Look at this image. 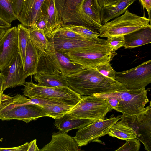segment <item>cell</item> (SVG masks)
I'll return each mask as SVG.
<instances>
[{
	"label": "cell",
	"mask_w": 151,
	"mask_h": 151,
	"mask_svg": "<svg viewBox=\"0 0 151 151\" xmlns=\"http://www.w3.org/2000/svg\"><path fill=\"white\" fill-rule=\"evenodd\" d=\"M68 86L81 96L114 92L127 89L121 83L104 76L95 68H84L64 76Z\"/></svg>",
	"instance_id": "6da1fadb"
},
{
	"label": "cell",
	"mask_w": 151,
	"mask_h": 151,
	"mask_svg": "<svg viewBox=\"0 0 151 151\" xmlns=\"http://www.w3.org/2000/svg\"><path fill=\"white\" fill-rule=\"evenodd\" d=\"M43 117H48L42 107L31 102L23 95L14 97L3 93L0 103V119L22 121L26 123Z\"/></svg>",
	"instance_id": "7a4b0ae2"
},
{
	"label": "cell",
	"mask_w": 151,
	"mask_h": 151,
	"mask_svg": "<svg viewBox=\"0 0 151 151\" xmlns=\"http://www.w3.org/2000/svg\"><path fill=\"white\" fill-rule=\"evenodd\" d=\"M22 93L29 99H38L55 104L75 106L81 96L68 86L47 87L38 85L32 80L25 82Z\"/></svg>",
	"instance_id": "3957f363"
},
{
	"label": "cell",
	"mask_w": 151,
	"mask_h": 151,
	"mask_svg": "<svg viewBox=\"0 0 151 151\" xmlns=\"http://www.w3.org/2000/svg\"><path fill=\"white\" fill-rule=\"evenodd\" d=\"M124 13L103 24L98 31L99 37H107L116 36H124L148 27L150 20L126 10Z\"/></svg>",
	"instance_id": "277c9868"
},
{
	"label": "cell",
	"mask_w": 151,
	"mask_h": 151,
	"mask_svg": "<svg viewBox=\"0 0 151 151\" xmlns=\"http://www.w3.org/2000/svg\"><path fill=\"white\" fill-rule=\"evenodd\" d=\"M112 109L106 98L85 95L81 96L80 101L66 114L71 119L96 121L104 119Z\"/></svg>",
	"instance_id": "5b68a950"
},
{
	"label": "cell",
	"mask_w": 151,
	"mask_h": 151,
	"mask_svg": "<svg viewBox=\"0 0 151 151\" xmlns=\"http://www.w3.org/2000/svg\"><path fill=\"white\" fill-rule=\"evenodd\" d=\"M65 53L75 62L86 68H95L110 63L116 54V52L112 51L107 45L73 50Z\"/></svg>",
	"instance_id": "8992f818"
},
{
	"label": "cell",
	"mask_w": 151,
	"mask_h": 151,
	"mask_svg": "<svg viewBox=\"0 0 151 151\" xmlns=\"http://www.w3.org/2000/svg\"><path fill=\"white\" fill-rule=\"evenodd\" d=\"M109 93L118 99L119 104L115 110L123 114L133 115L139 113L149 102L147 91L145 88L126 89Z\"/></svg>",
	"instance_id": "52a82bcc"
},
{
	"label": "cell",
	"mask_w": 151,
	"mask_h": 151,
	"mask_svg": "<svg viewBox=\"0 0 151 151\" xmlns=\"http://www.w3.org/2000/svg\"><path fill=\"white\" fill-rule=\"evenodd\" d=\"M121 121L135 132L136 138L142 142L145 149L151 151V106L144 108L140 113L133 115L122 114Z\"/></svg>",
	"instance_id": "ba28073f"
},
{
	"label": "cell",
	"mask_w": 151,
	"mask_h": 151,
	"mask_svg": "<svg viewBox=\"0 0 151 151\" xmlns=\"http://www.w3.org/2000/svg\"><path fill=\"white\" fill-rule=\"evenodd\" d=\"M122 117V115L95 121L79 129L73 138L79 147L87 145L91 142L101 143L102 142L99 139L107 134L111 127L120 120Z\"/></svg>",
	"instance_id": "9c48e42d"
},
{
	"label": "cell",
	"mask_w": 151,
	"mask_h": 151,
	"mask_svg": "<svg viewBox=\"0 0 151 151\" xmlns=\"http://www.w3.org/2000/svg\"><path fill=\"white\" fill-rule=\"evenodd\" d=\"M115 79L124 85L127 89L145 88L151 83V60L143 62L128 70L116 72Z\"/></svg>",
	"instance_id": "30bf717a"
},
{
	"label": "cell",
	"mask_w": 151,
	"mask_h": 151,
	"mask_svg": "<svg viewBox=\"0 0 151 151\" xmlns=\"http://www.w3.org/2000/svg\"><path fill=\"white\" fill-rule=\"evenodd\" d=\"M102 8L97 0H84L78 13L76 24L98 32L102 25Z\"/></svg>",
	"instance_id": "8fae6325"
},
{
	"label": "cell",
	"mask_w": 151,
	"mask_h": 151,
	"mask_svg": "<svg viewBox=\"0 0 151 151\" xmlns=\"http://www.w3.org/2000/svg\"><path fill=\"white\" fill-rule=\"evenodd\" d=\"M18 52L17 29L15 26L7 29L0 39V72Z\"/></svg>",
	"instance_id": "7c38bea8"
},
{
	"label": "cell",
	"mask_w": 151,
	"mask_h": 151,
	"mask_svg": "<svg viewBox=\"0 0 151 151\" xmlns=\"http://www.w3.org/2000/svg\"><path fill=\"white\" fill-rule=\"evenodd\" d=\"M0 73L4 80L3 92L8 88L23 85L26 78L19 52Z\"/></svg>",
	"instance_id": "4fadbf2b"
},
{
	"label": "cell",
	"mask_w": 151,
	"mask_h": 151,
	"mask_svg": "<svg viewBox=\"0 0 151 151\" xmlns=\"http://www.w3.org/2000/svg\"><path fill=\"white\" fill-rule=\"evenodd\" d=\"M49 40L55 50H61L65 52L73 50L107 45L106 39L98 37L81 40L52 37Z\"/></svg>",
	"instance_id": "5bb4252c"
},
{
	"label": "cell",
	"mask_w": 151,
	"mask_h": 151,
	"mask_svg": "<svg viewBox=\"0 0 151 151\" xmlns=\"http://www.w3.org/2000/svg\"><path fill=\"white\" fill-rule=\"evenodd\" d=\"M67 133L60 130L53 133L51 141L40 149V151L79 150V146L73 137L68 134Z\"/></svg>",
	"instance_id": "9a60e30c"
},
{
	"label": "cell",
	"mask_w": 151,
	"mask_h": 151,
	"mask_svg": "<svg viewBox=\"0 0 151 151\" xmlns=\"http://www.w3.org/2000/svg\"><path fill=\"white\" fill-rule=\"evenodd\" d=\"M45 0H25L17 19L28 28L34 27L42 14L41 8Z\"/></svg>",
	"instance_id": "2e32d148"
},
{
	"label": "cell",
	"mask_w": 151,
	"mask_h": 151,
	"mask_svg": "<svg viewBox=\"0 0 151 151\" xmlns=\"http://www.w3.org/2000/svg\"><path fill=\"white\" fill-rule=\"evenodd\" d=\"M84 0H55V6L64 24H76L78 14Z\"/></svg>",
	"instance_id": "e0dca14e"
},
{
	"label": "cell",
	"mask_w": 151,
	"mask_h": 151,
	"mask_svg": "<svg viewBox=\"0 0 151 151\" xmlns=\"http://www.w3.org/2000/svg\"><path fill=\"white\" fill-rule=\"evenodd\" d=\"M42 14L45 17L48 26L47 37L50 39L63 23L56 8L55 0H45L41 8Z\"/></svg>",
	"instance_id": "ac0fdd59"
},
{
	"label": "cell",
	"mask_w": 151,
	"mask_h": 151,
	"mask_svg": "<svg viewBox=\"0 0 151 151\" xmlns=\"http://www.w3.org/2000/svg\"><path fill=\"white\" fill-rule=\"evenodd\" d=\"M38 55L36 73L61 74L54 54V48L50 42L47 51L44 52L38 51Z\"/></svg>",
	"instance_id": "d6986e66"
},
{
	"label": "cell",
	"mask_w": 151,
	"mask_h": 151,
	"mask_svg": "<svg viewBox=\"0 0 151 151\" xmlns=\"http://www.w3.org/2000/svg\"><path fill=\"white\" fill-rule=\"evenodd\" d=\"M125 49L133 48L151 42V26L142 29L124 36Z\"/></svg>",
	"instance_id": "ffe728a7"
},
{
	"label": "cell",
	"mask_w": 151,
	"mask_h": 151,
	"mask_svg": "<svg viewBox=\"0 0 151 151\" xmlns=\"http://www.w3.org/2000/svg\"><path fill=\"white\" fill-rule=\"evenodd\" d=\"M54 52L61 75L64 76L75 74L85 68L73 61L62 51L54 49Z\"/></svg>",
	"instance_id": "44dd1931"
},
{
	"label": "cell",
	"mask_w": 151,
	"mask_h": 151,
	"mask_svg": "<svg viewBox=\"0 0 151 151\" xmlns=\"http://www.w3.org/2000/svg\"><path fill=\"white\" fill-rule=\"evenodd\" d=\"M136 0H120L114 4L102 7V24L124 13Z\"/></svg>",
	"instance_id": "7402d4cb"
},
{
	"label": "cell",
	"mask_w": 151,
	"mask_h": 151,
	"mask_svg": "<svg viewBox=\"0 0 151 151\" xmlns=\"http://www.w3.org/2000/svg\"><path fill=\"white\" fill-rule=\"evenodd\" d=\"M38 58V51L29 38L26 48L24 66L26 78L29 76L32 77L36 73Z\"/></svg>",
	"instance_id": "603a6c76"
},
{
	"label": "cell",
	"mask_w": 151,
	"mask_h": 151,
	"mask_svg": "<svg viewBox=\"0 0 151 151\" xmlns=\"http://www.w3.org/2000/svg\"><path fill=\"white\" fill-rule=\"evenodd\" d=\"M55 120L56 128L59 130L67 132L72 130L81 129L95 121L84 119H71L66 114Z\"/></svg>",
	"instance_id": "cb8c5ba5"
},
{
	"label": "cell",
	"mask_w": 151,
	"mask_h": 151,
	"mask_svg": "<svg viewBox=\"0 0 151 151\" xmlns=\"http://www.w3.org/2000/svg\"><path fill=\"white\" fill-rule=\"evenodd\" d=\"M34 80L38 85L47 87L68 86L64 76L61 74H53L36 73L34 75Z\"/></svg>",
	"instance_id": "d4e9b609"
},
{
	"label": "cell",
	"mask_w": 151,
	"mask_h": 151,
	"mask_svg": "<svg viewBox=\"0 0 151 151\" xmlns=\"http://www.w3.org/2000/svg\"><path fill=\"white\" fill-rule=\"evenodd\" d=\"M107 134L122 140L136 138L135 132L121 121H117L111 127Z\"/></svg>",
	"instance_id": "484cf974"
},
{
	"label": "cell",
	"mask_w": 151,
	"mask_h": 151,
	"mask_svg": "<svg viewBox=\"0 0 151 151\" xmlns=\"http://www.w3.org/2000/svg\"><path fill=\"white\" fill-rule=\"evenodd\" d=\"M29 29V38L38 51L41 52L47 51L50 42L44 32L35 27Z\"/></svg>",
	"instance_id": "4316f807"
},
{
	"label": "cell",
	"mask_w": 151,
	"mask_h": 151,
	"mask_svg": "<svg viewBox=\"0 0 151 151\" xmlns=\"http://www.w3.org/2000/svg\"><path fill=\"white\" fill-rule=\"evenodd\" d=\"M40 106L47 113L48 117L54 119H59L63 116L74 106L52 103H47Z\"/></svg>",
	"instance_id": "83f0119b"
},
{
	"label": "cell",
	"mask_w": 151,
	"mask_h": 151,
	"mask_svg": "<svg viewBox=\"0 0 151 151\" xmlns=\"http://www.w3.org/2000/svg\"><path fill=\"white\" fill-rule=\"evenodd\" d=\"M17 27L19 52L24 68L26 48L29 38V30L21 24H18Z\"/></svg>",
	"instance_id": "f1b7e54d"
},
{
	"label": "cell",
	"mask_w": 151,
	"mask_h": 151,
	"mask_svg": "<svg viewBox=\"0 0 151 151\" xmlns=\"http://www.w3.org/2000/svg\"><path fill=\"white\" fill-rule=\"evenodd\" d=\"M0 18L10 24L17 19L10 0H0Z\"/></svg>",
	"instance_id": "f546056e"
},
{
	"label": "cell",
	"mask_w": 151,
	"mask_h": 151,
	"mask_svg": "<svg viewBox=\"0 0 151 151\" xmlns=\"http://www.w3.org/2000/svg\"><path fill=\"white\" fill-rule=\"evenodd\" d=\"M63 26L85 38H92L98 37L100 36L99 32L84 26L73 24H64Z\"/></svg>",
	"instance_id": "4dcf8cb0"
},
{
	"label": "cell",
	"mask_w": 151,
	"mask_h": 151,
	"mask_svg": "<svg viewBox=\"0 0 151 151\" xmlns=\"http://www.w3.org/2000/svg\"><path fill=\"white\" fill-rule=\"evenodd\" d=\"M52 37L67 39L81 40H85L89 38L84 37L72 31L63 25L56 32Z\"/></svg>",
	"instance_id": "1f68e13d"
},
{
	"label": "cell",
	"mask_w": 151,
	"mask_h": 151,
	"mask_svg": "<svg viewBox=\"0 0 151 151\" xmlns=\"http://www.w3.org/2000/svg\"><path fill=\"white\" fill-rule=\"evenodd\" d=\"M106 42L112 51L116 52L118 49L124 46L125 44L124 36H116L107 37Z\"/></svg>",
	"instance_id": "d6a6232c"
},
{
	"label": "cell",
	"mask_w": 151,
	"mask_h": 151,
	"mask_svg": "<svg viewBox=\"0 0 151 151\" xmlns=\"http://www.w3.org/2000/svg\"><path fill=\"white\" fill-rule=\"evenodd\" d=\"M125 143L116 151H139L141 146L139 141L137 138L126 140Z\"/></svg>",
	"instance_id": "836d02e7"
},
{
	"label": "cell",
	"mask_w": 151,
	"mask_h": 151,
	"mask_svg": "<svg viewBox=\"0 0 151 151\" xmlns=\"http://www.w3.org/2000/svg\"><path fill=\"white\" fill-rule=\"evenodd\" d=\"M96 69L100 73L104 76L115 79L116 71L111 66L110 63L101 65Z\"/></svg>",
	"instance_id": "e575fe53"
},
{
	"label": "cell",
	"mask_w": 151,
	"mask_h": 151,
	"mask_svg": "<svg viewBox=\"0 0 151 151\" xmlns=\"http://www.w3.org/2000/svg\"><path fill=\"white\" fill-rule=\"evenodd\" d=\"M34 27L43 31L47 37L48 29L47 23L45 17L42 14L37 20Z\"/></svg>",
	"instance_id": "d590c367"
},
{
	"label": "cell",
	"mask_w": 151,
	"mask_h": 151,
	"mask_svg": "<svg viewBox=\"0 0 151 151\" xmlns=\"http://www.w3.org/2000/svg\"><path fill=\"white\" fill-rule=\"evenodd\" d=\"M25 0H12L11 2L14 11L18 17L20 14Z\"/></svg>",
	"instance_id": "8d00e7d4"
},
{
	"label": "cell",
	"mask_w": 151,
	"mask_h": 151,
	"mask_svg": "<svg viewBox=\"0 0 151 151\" xmlns=\"http://www.w3.org/2000/svg\"><path fill=\"white\" fill-rule=\"evenodd\" d=\"M29 143L27 142L20 146L15 147L2 148H0V151H27Z\"/></svg>",
	"instance_id": "74e56055"
},
{
	"label": "cell",
	"mask_w": 151,
	"mask_h": 151,
	"mask_svg": "<svg viewBox=\"0 0 151 151\" xmlns=\"http://www.w3.org/2000/svg\"><path fill=\"white\" fill-rule=\"evenodd\" d=\"M142 5L143 9H146L148 16V18L151 21L150 14L151 9V0H139Z\"/></svg>",
	"instance_id": "f35d334b"
},
{
	"label": "cell",
	"mask_w": 151,
	"mask_h": 151,
	"mask_svg": "<svg viewBox=\"0 0 151 151\" xmlns=\"http://www.w3.org/2000/svg\"><path fill=\"white\" fill-rule=\"evenodd\" d=\"M36 142L37 140L35 139L29 143L27 151H40L37 145Z\"/></svg>",
	"instance_id": "ab89813d"
},
{
	"label": "cell",
	"mask_w": 151,
	"mask_h": 151,
	"mask_svg": "<svg viewBox=\"0 0 151 151\" xmlns=\"http://www.w3.org/2000/svg\"><path fill=\"white\" fill-rule=\"evenodd\" d=\"M11 27V24L0 18V28L8 29Z\"/></svg>",
	"instance_id": "60d3db41"
},
{
	"label": "cell",
	"mask_w": 151,
	"mask_h": 151,
	"mask_svg": "<svg viewBox=\"0 0 151 151\" xmlns=\"http://www.w3.org/2000/svg\"><path fill=\"white\" fill-rule=\"evenodd\" d=\"M120 0H105L103 7H107L113 5Z\"/></svg>",
	"instance_id": "b9f144b4"
},
{
	"label": "cell",
	"mask_w": 151,
	"mask_h": 151,
	"mask_svg": "<svg viewBox=\"0 0 151 151\" xmlns=\"http://www.w3.org/2000/svg\"><path fill=\"white\" fill-rule=\"evenodd\" d=\"M4 84L3 78L0 73V91L3 93V87Z\"/></svg>",
	"instance_id": "7bdbcfd3"
},
{
	"label": "cell",
	"mask_w": 151,
	"mask_h": 151,
	"mask_svg": "<svg viewBox=\"0 0 151 151\" xmlns=\"http://www.w3.org/2000/svg\"><path fill=\"white\" fill-rule=\"evenodd\" d=\"M6 30L7 29L0 28V39L3 36Z\"/></svg>",
	"instance_id": "ee69618b"
},
{
	"label": "cell",
	"mask_w": 151,
	"mask_h": 151,
	"mask_svg": "<svg viewBox=\"0 0 151 151\" xmlns=\"http://www.w3.org/2000/svg\"><path fill=\"white\" fill-rule=\"evenodd\" d=\"M100 6L102 7H103L105 0H97Z\"/></svg>",
	"instance_id": "f6af8a7d"
},
{
	"label": "cell",
	"mask_w": 151,
	"mask_h": 151,
	"mask_svg": "<svg viewBox=\"0 0 151 151\" xmlns=\"http://www.w3.org/2000/svg\"><path fill=\"white\" fill-rule=\"evenodd\" d=\"M3 93H2L0 91V101H1V95L3 94Z\"/></svg>",
	"instance_id": "bcb514c9"
},
{
	"label": "cell",
	"mask_w": 151,
	"mask_h": 151,
	"mask_svg": "<svg viewBox=\"0 0 151 151\" xmlns=\"http://www.w3.org/2000/svg\"><path fill=\"white\" fill-rule=\"evenodd\" d=\"M10 0L11 1H12V0Z\"/></svg>",
	"instance_id": "7dc6e473"
}]
</instances>
